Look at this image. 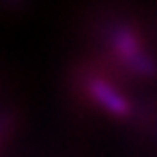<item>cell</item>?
<instances>
[{"mask_svg": "<svg viewBox=\"0 0 157 157\" xmlns=\"http://www.w3.org/2000/svg\"><path fill=\"white\" fill-rule=\"evenodd\" d=\"M88 92L94 98L96 104L102 106L106 112H110L112 116H128L130 114V102H128L110 82H106L104 78H98V77L90 78V82H88Z\"/></svg>", "mask_w": 157, "mask_h": 157, "instance_id": "obj_2", "label": "cell"}, {"mask_svg": "<svg viewBox=\"0 0 157 157\" xmlns=\"http://www.w3.org/2000/svg\"><path fill=\"white\" fill-rule=\"evenodd\" d=\"M110 43H112L114 53L124 61V65H128L130 71L137 73V75H144V77H149L157 71L153 59L141 51L140 39H137V36L128 26L112 28Z\"/></svg>", "mask_w": 157, "mask_h": 157, "instance_id": "obj_1", "label": "cell"}]
</instances>
